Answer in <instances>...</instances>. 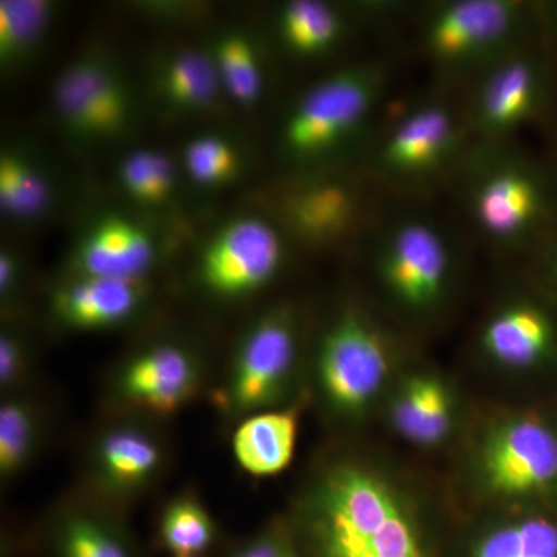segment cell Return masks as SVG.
<instances>
[{"label": "cell", "mask_w": 557, "mask_h": 557, "mask_svg": "<svg viewBox=\"0 0 557 557\" xmlns=\"http://www.w3.org/2000/svg\"><path fill=\"white\" fill-rule=\"evenodd\" d=\"M159 536L172 556L199 557L214 545L218 525L199 498L182 494L161 511Z\"/></svg>", "instance_id": "cell-24"}, {"label": "cell", "mask_w": 557, "mask_h": 557, "mask_svg": "<svg viewBox=\"0 0 557 557\" xmlns=\"http://www.w3.org/2000/svg\"><path fill=\"white\" fill-rule=\"evenodd\" d=\"M302 403L298 398L284 408L240 420L233 435V453L242 469L256 478H270L288 468L295 457Z\"/></svg>", "instance_id": "cell-21"}, {"label": "cell", "mask_w": 557, "mask_h": 557, "mask_svg": "<svg viewBox=\"0 0 557 557\" xmlns=\"http://www.w3.org/2000/svg\"><path fill=\"white\" fill-rule=\"evenodd\" d=\"M185 168L200 185L226 182L237 170V156L228 143L218 137L193 139L185 150Z\"/></svg>", "instance_id": "cell-31"}, {"label": "cell", "mask_w": 557, "mask_h": 557, "mask_svg": "<svg viewBox=\"0 0 557 557\" xmlns=\"http://www.w3.org/2000/svg\"><path fill=\"white\" fill-rule=\"evenodd\" d=\"M285 256L284 234L269 220H234L209 244L200 278L220 298H242L269 287L284 269Z\"/></svg>", "instance_id": "cell-13"}, {"label": "cell", "mask_w": 557, "mask_h": 557, "mask_svg": "<svg viewBox=\"0 0 557 557\" xmlns=\"http://www.w3.org/2000/svg\"><path fill=\"white\" fill-rule=\"evenodd\" d=\"M157 249L141 226L129 220H101L81 244L76 267L81 276L139 282L156 263Z\"/></svg>", "instance_id": "cell-20"}, {"label": "cell", "mask_w": 557, "mask_h": 557, "mask_svg": "<svg viewBox=\"0 0 557 557\" xmlns=\"http://www.w3.org/2000/svg\"><path fill=\"white\" fill-rule=\"evenodd\" d=\"M17 281V263L10 255L3 252L0 256V292L2 296L9 295L11 288L14 287Z\"/></svg>", "instance_id": "cell-35"}, {"label": "cell", "mask_w": 557, "mask_h": 557, "mask_svg": "<svg viewBox=\"0 0 557 557\" xmlns=\"http://www.w3.org/2000/svg\"><path fill=\"white\" fill-rule=\"evenodd\" d=\"M386 58L357 62L304 91L281 131L282 153L300 168H318L350 148L366 149L392 86Z\"/></svg>", "instance_id": "cell-7"}, {"label": "cell", "mask_w": 557, "mask_h": 557, "mask_svg": "<svg viewBox=\"0 0 557 557\" xmlns=\"http://www.w3.org/2000/svg\"><path fill=\"white\" fill-rule=\"evenodd\" d=\"M54 101L65 126L78 137L115 134L131 115L126 86L112 69L98 61L70 65L54 90Z\"/></svg>", "instance_id": "cell-17"}, {"label": "cell", "mask_w": 557, "mask_h": 557, "mask_svg": "<svg viewBox=\"0 0 557 557\" xmlns=\"http://www.w3.org/2000/svg\"><path fill=\"white\" fill-rule=\"evenodd\" d=\"M203 381L200 359L180 343H156L127 359L116 372L115 397L131 408L170 417L196 397Z\"/></svg>", "instance_id": "cell-15"}, {"label": "cell", "mask_w": 557, "mask_h": 557, "mask_svg": "<svg viewBox=\"0 0 557 557\" xmlns=\"http://www.w3.org/2000/svg\"><path fill=\"white\" fill-rule=\"evenodd\" d=\"M472 145L463 101L442 91L379 124L366 146L362 172L379 190L420 194L453 183Z\"/></svg>", "instance_id": "cell-6"}, {"label": "cell", "mask_w": 557, "mask_h": 557, "mask_svg": "<svg viewBox=\"0 0 557 557\" xmlns=\"http://www.w3.org/2000/svg\"><path fill=\"white\" fill-rule=\"evenodd\" d=\"M285 519L300 557H442V509L431 487L364 446L322 453Z\"/></svg>", "instance_id": "cell-1"}, {"label": "cell", "mask_w": 557, "mask_h": 557, "mask_svg": "<svg viewBox=\"0 0 557 557\" xmlns=\"http://www.w3.org/2000/svg\"><path fill=\"white\" fill-rule=\"evenodd\" d=\"M49 20V7L35 0H9L0 3V57L20 60L38 42Z\"/></svg>", "instance_id": "cell-29"}, {"label": "cell", "mask_w": 557, "mask_h": 557, "mask_svg": "<svg viewBox=\"0 0 557 557\" xmlns=\"http://www.w3.org/2000/svg\"><path fill=\"white\" fill-rule=\"evenodd\" d=\"M368 183L333 175L307 178L285 196V226L313 247H332L370 233L381 212L373 214Z\"/></svg>", "instance_id": "cell-14"}, {"label": "cell", "mask_w": 557, "mask_h": 557, "mask_svg": "<svg viewBox=\"0 0 557 557\" xmlns=\"http://www.w3.org/2000/svg\"><path fill=\"white\" fill-rule=\"evenodd\" d=\"M534 7L520 0L429 3L417 47L443 87L472 83L498 61L533 42Z\"/></svg>", "instance_id": "cell-8"}, {"label": "cell", "mask_w": 557, "mask_h": 557, "mask_svg": "<svg viewBox=\"0 0 557 557\" xmlns=\"http://www.w3.org/2000/svg\"><path fill=\"white\" fill-rule=\"evenodd\" d=\"M220 76L214 58L200 51H182L172 58L161 86L171 104L180 109H200L218 97Z\"/></svg>", "instance_id": "cell-26"}, {"label": "cell", "mask_w": 557, "mask_h": 557, "mask_svg": "<svg viewBox=\"0 0 557 557\" xmlns=\"http://www.w3.org/2000/svg\"><path fill=\"white\" fill-rule=\"evenodd\" d=\"M164 458L166 453L156 432L129 421L112 424L91 445V478L110 497H132L156 482Z\"/></svg>", "instance_id": "cell-18"}, {"label": "cell", "mask_w": 557, "mask_h": 557, "mask_svg": "<svg viewBox=\"0 0 557 557\" xmlns=\"http://www.w3.org/2000/svg\"><path fill=\"white\" fill-rule=\"evenodd\" d=\"M541 273L545 284L557 296V234L542 249Z\"/></svg>", "instance_id": "cell-34"}, {"label": "cell", "mask_w": 557, "mask_h": 557, "mask_svg": "<svg viewBox=\"0 0 557 557\" xmlns=\"http://www.w3.org/2000/svg\"><path fill=\"white\" fill-rule=\"evenodd\" d=\"M302 368V336L289 307L267 311L245 332L218 394L231 420L284 408L296 401Z\"/></svg>", "instance_id": "cell-9"}, {"label": "cell", "mask_w": 557, "mask_h": 557, "mask_svg": "<svg viewBox=\"0 0 557 557\" xmlns=\"http://www.w3.org/2000/svg\"><path fill=\"white\" fill-rule=\"evenodd\" d=\"M453 185L479 239L502 255L534 247L555 222V183L512 141L474 143Z\"/></svg>", "instance_id": "cell-5"}, {"label": "cell", "mask_w": 557, "mask_h": 557, "mask_svg": "<svg viewBox=\"0 0 557 557\" xmlns=\"http://www.w3.org/2000/svg\"><path fill=\"white\" fill-rule=\"evenodd\" d=\"M50 548L54 557H137L126 527L94 509H73L58 518Z\"/></svg>", "instance_id": "cell-23"}, {"label": "cell", "mask_w": 557, "mask_h": 557, "mask_svg": "<svg viewBox=\"0 0 557 557\" xmlns=\"http://www.w3.org/2000/svg\"><path fill=\"white\" fill-rule=\"evenodd\" d=\"M47 180L28 161L3 156L0 161V207L11 218L32 219L49 207Z\"/></svg>", "instance_id": "cell-28"}, {"label": "cell", "mask_w": 557, "mask_h": 557, "mask_svg": "<svg viewBox=\"0 0 557 557\" xmlns=\"http://www.w3.org/2000/svg\"><path fill=\"white\" fill-rule=\"evenodd\" d=\"M27 369V354L20 338L3 333L0 338V384L10 388L20 384Z\"/></svg>", "instance_id": "cell-33"}, {"label": "cell", "mask_w": 557, "mask_h": 557, "mask_svg": "<svg viewBox=\"0 0 557 557\" xmlns=\"http://www.w3.org/2000/svg\"><path fill=\"white\" fill-rule=\"evenodd\" d=\"M380 417L395 438L423 453L457 445L469 420L456 381L412 359L388 388Z\"/></svg>", "instance_id": "cell-11"}, {"label": "cell", "mask_w": 557, "mask_h": 557, "mask_svg": "<svg viewBox=\"0 0 557 557\" xmlns=\"http://www.w3.org/2000/svg\"><path fill=\"white\" fill-rule=\"evenodd\" d=\"M143 306L139 282L123 278L79 276L58 289L54 317L69 329L95 332L119 327Z\"/></svg>", "instance_id": "cell-19"}, {"label": "cell", "mask_w": 557, "mask_h": 557, "mask_svg": "<svg viewBox=\"0 0 557 557\" xmlns=\"http://www.w3.org/2000/svg\"><path fill=\"white\" fill-rule=\"evenodd\" d=\"M553 10H555V22H556V25H557V5L556 7H553Z\"/></svg>", "instance_id": "cell-36"}, {"label": "cell", "mask_w": 557, "mask_h": 557, "mask_svg": "<svg viewBox=\"0 0 557 557\" xmlns=\"http://www.w3.org/2000/svg\"><path fill=\"white\" fill-rule=\"evenodd\" d=\"M479 361L502 376H525L557 361V319L541 299L522 289L498 296L480 321Z\"/></svg>", "instance_id": "cell-12"}, {"label": "cell", "mask_w": 557, "mask_h": 557, "mask_svg": "<svg viewBox=\"0 0 557 557\" xmlns=\"http://www.w3.org/2000/svg\"><path fill=\"white\" fill-rule=\"evenodd\" d=\"M398 329L379 309L347 300L319 332L310 384L333 423L357 428L380 416L388 388L410 361Z\"/></svg>", "instance_id": "cell-4"}, {"label": "cell", "mask_w": 557, "mask_h": 557, "mask_svg": "<svg viewBox=\"0 0 557 557\" xmlns=\"http://www.w3.org/2000/svg\"><path fill=\"white\" fill-rule=\"evenodd\" d=\"M456 482L471 511L557 500V424L539 410L496 408L468 420Z\"/></svg>", "instance_id": "cell-2"}, {"label": "cell", "mask_w": 557, "mask_h": 557, "mask_svg": "<svg viewBox=\"0 0 557 557\" xmlns=\"http://www.w3.org/2000/svg\"><path fill=\"white\" fill-rule=\"evenodd\" d=\"M549 67L533 42L485 70L468 86L465 115L472 141H512L548 108Z\"/></svg>", "instance_id": "cell-10"}, {"label": "cell", "mask_w": 557, "mask_h": 557, "mask_svg": "<svg viewBox=\"0 0 557 557\" xmlns=\"http://www.w3.org/2000/svg\"><path fill=\"white\" fill-rule=\"evenodd\" d=\"M453 557H557V508H491L471 511Z\"/></svg>", "instance_id": "cell-16"}, {"label": "cell", "mask_w": 557, "mask_h": 557, "mask_svg": "<svg viewBox=\"0 0 557 557\" xmlns=\"http://www.w3.org/2000/svg\"><path fill=\"white\" fill-rule=\"evenodd\" d=\"M350 32V17L321 0H293L278 11V40L299 60L329 57L346 42Z\"/></svg>", "instance_id": "cell-22"}, {"label": "cell", "mask_w": 557, "mask_h": 557, "mask_svg": "<svg viewBox=\"0 0 557 557\" xmlns=\"http://www.w3.org/2000/svg\"><path fill=\"white\" fill-rule=\"evenodd\" d=\"M120 180L132 199L156 205L166 200L174 183L171 161L156 150H138L121 164Z\"/></svg>", "instance_id": "cell-30"}, {"label": "cell", "mask_w": 557, "mask_h": 557, "mask_svg": "<svg viewBox=\"0 0 557 557\" xmlns=\"http://www.w3.org/2000/svg\"><path fill=\"white\" fill-rule=\"evenodd\" d=\"M226 557H300L285 516L271 520L251 537L231 549Z\"/></svg>", "instance_id": "cell-32"}, {"label": "cell", "mask_w": 557, "mask_h": 557, "mask_svg": "<svg viewBox=\"0 0 557 557\" xmlns=\"http://www.w3.org/2000/svg\"><path fill=\"white\" fill-rule=\"evenodd\" d=\"M40 416L36 406L24 397H9L0 406V475L17 478L38 450Z\"/></svg>", "instance_id": "cell-25"}, {"label": "cell", "mask_w": 557, "mask_h": 557, "mask_svg": "<svg viewBox=\"0 0 557 557\" xmlns=\"http://www.w3.org/2000/svg\"><path fill=\"white\" fill-rule=\"evenodd\" d=\"M220 83L231 97L244 106L256 104L263 94L265 78L255 46L245 36L230 35L215 51Z\"/></svg>", "instance_id": "cell-27"}, {"label": "cell", "mask_w": 557, "mask_h": 557, "mask_svg": "<svg viewBox=\"0 0 557 557\" xmlns=\"http://www.w3.org/2000/svg\"><path fill=\"white\" fill-rule=\"evenodd\" d=\"M369 242L376 307L398 329L429 330L448 317L460 288L461 258L438 219L420 211L381 212Z\"/></svg>", "instance_id": "cell-3"}]
</instances>
